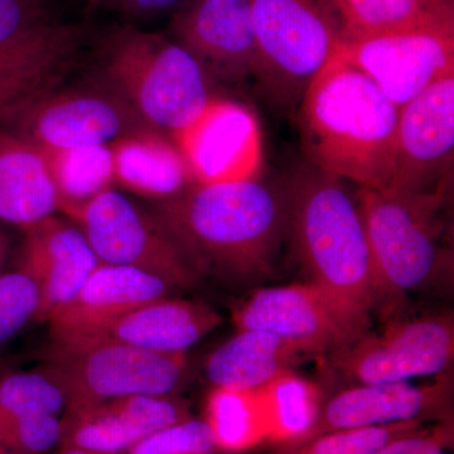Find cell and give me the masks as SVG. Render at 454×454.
<instances>
[{
  "mask_svg": "<svg viewBox=\"0 0 454 454\" xmlns=\"http://www.w3.org/2000/svg\"><path fill=\"white\" fill-rule=\"evenodd\" d=\"M151 214L200 279L226 286L267 278L286 236L284 188L258 177L191 184Z\"/></svg>",
  "mask_w": 454,
  "mask_h": 454,
  "instance_id": "obj_1",
  "label": "cell"
},
{
  "mask_svg": "<svg viewBox=\"0 0 454 454\" xmlns=\"http://www.w3.org/2000/svg\"><path fill=\"white\" fill-rule=\"evenodd\" d=\"M400 107L339 55L297 109L307 163L360 187L390 190Z\"/></svg>",
  "mask_w": 454,
  "mask_h": 454,
  "instance_id": "obj_2",
  "label": "cell"
},
{
  "mask_svg": "<svg viewBox=\"0 0 454 454\" xmlns=\"http://www.w3.org/2000/svg\"><path fill=\"white\" fill-rule=\"evenodd\" d=\"M286 236L309 282L372 312L385 298L356 199L342 178L301 164L284 187Z\"/></svg>",
  "mask_w": 454,
  "mask_h": 454,
  "instance_id": "obj_3",
  "label": "cell"
},
{
  "mask_svg": "<svg viewBox=\"0 0 454 454\" xmlns=\"http://www.w3.org/2000/svg\"><path fill=\"white\" fill-rule=\"evenodd\" d=\"M98 74L101 85L168 138L192 124L215 98L210 76L192 53L134 27L107 35L98 53Z\"/></svg>",
  "mask_w": 454,
  "mask_h": 454,
  "instance_id": "obj_4",
  "label": "cell"
},
{
  "mask_svg": "<svg viewBox=\"0 0 454 454\" xmlns=\"http://www.w3.org/2000/svg\"><path fill=\"white\" fill-rule=\"evenodd\" d=\"M355 199L385 297L450 282L452 253L443 244L441 217L448 196L360 187Z\"/></svg>",
  "mask_w": 454,
  "mask_h": 454,
  "instance_id": "obj_5",
  "label": "cell"
},
{
  "mask_svg": "<svg viewBox=\"0 0 454 454\" xmlns=\"http://www.w3.org/2000/svg\"><path fill=\"white\" fill-rule=\"evenodd\" d=\"M253 77L276 106L297 110L313 80L330 64L342 33L327 0H250Z\"/></svg>",
  "mask_w": 454,
  "mask_h": 454,
  "instance_id": "obj_6",
  "label": "cell"
},
{
  "mask_svg": "<svg viewBox=\"0 0 454 454\" xmlns=\"http://www.w3.org/2000/svg\"><path fill=\"white\" fill-rule=\"evenodd\" d=\"M42 365L67 394V411L119 397L176 395L187 372L186 354H160L106 339L50 336Z\"/></svg>",
  "mask_w": 454,
  "mask_h": 454,
  "instance_id": "obj_7",
  "label": "cell"
},
{
  "mask_svg": "<svg viewBox=\"0 0 454 454\" xmlns=\"http://www.w3.org/2000/svg\"><path fill=\"white\" fill-rule=\"evenodd\" d=\"M236 330L273 333L309 355H330L369 333L370 313L312 282L259 289L234 312Z\"/></svg>",
  "mask_w": 454,
  "mask_h": 454,
  "instance_id": "obj_8",
  "label": "cell"
},
{
  "mask_svg": "<svg viewBox=\"0 0 454 454\" xmlns=\"http://www.w3.org/2000/svg\"><path fill=\"white\" fill-rule=\"evenodd\" d=\"M88 239L101 264L148 271L177 289L193 288L200 278L151 212L112 188L82 205L61 208Z\"/></svg>",
  "mask_w": 454,
  "mask_h": 454,
  "instance_id": "obj_9",
  "label": "cell"
},
{
  "mask_svg": "<svg viewBox=\"0 0 454 454\" xmlns=\"http://www.w3.org/2000/svg\"><path fill=\"white\" fill-rule=\"evenodd\" d=\"M328 357L337 372L356 384L441 375L453 363V318L437 315L397 321L381 333L369 331Z\"/></svg>",
  "mask_w": 454,
  "mask_h": 454,
  "instance_id": "obj_10",
  "label": "cell"
},
{
  "mask_svg": "<svg viewBox=\"0 0 454 454\" xmlns=\"http://www.w3.org/2000/svg\"><path fill=\"white\" fill-rule=\"evenodd\" d=\"M12 121L17 122V136L41 151L112 145L131 134L152 129L101 83L91 89L51 90Z\"/></svg>",
  "mask_w": 454,
  "mask_h": 454,
  "instance_id": "obj_11",
  "label": "cell"
},
{
  "mask_svg": "<svg viewBox=\"0 0 454 454\" xmlns=\"http://www.w3.org/2000/svg\"><path fill=\"white\" fill-rule=\"evenodd\" d=\"M337 55L397 107L454 74V28H419L342 40Z\"/></svg>",
  "mask_w": 454,
  "mask_h": 454,
  "instance_id": "obj_12",
  "label": "cell"
},
{
  "mask_svg": "<svg viewBox=\"0 0 454 454\" xmlns=\"http://www.w3.org/2000/svg\"><path fill=\"white\" fill-rule=\"evenodd\" d=\"M454 154V74L400 107L390 190L448 196Z\"/></svg>",
  "mask_w": 454,
  "mask_h": 454,
  "instance_id": "obj_13",
  "label": "cell"
},
{
  "mask_svg": "<svg viewBox=\"0 0 454 454\" xmlns=\"http://www.w3.org/2000/svg\"><path fill=\"white\" fill-rule=\"evenodd\" d=\"M452 409L450 372L423 385L411 381L357 384L322 403L315 422L300 441L342 430L452 422Z\"/></svg>",
  "mask_w": 454,
  "mask_h": 454,
  "instance_id": "obj_14",
  "label": "cell"
},
{
  "mask_svg": "<svg viewBox=\"0 0 454 454\" xmlns=\"http://www.w3.org/2000/svg\"><path fill=\"white\" fill-rule=\"evenodd\" d=\"M195 184L256 178L262 166L259 122L249 107L214 98L192 124L170 138Z\"/></svg>",
  "mask_w": 454,
  "mask_h": 454,
  "instance_id": "obj_15",
  "label": "cell"
},
{
  "mask_svg": "<svg viewBox=\"0 0 454 454\" xmlns=\"http://www.w3.org/2000/svg\"><path fill=\"white\" fill-rule=\"evenodd\" d=\"M172 31L208 76L226 82L253 77L255 35L250 0H188L176 14Z\"/></svg>",
  "mask_w": 454,
  "mask_h": 454,
  "instance_id": "obj_16",
  "label": "cell"
},
{
  "mask_svg": "<svg viewBox=\"0 0 454 454\" xmlns=\"http://www.w3.org/2000/svg\"><path fill=\"white\" fill-rule=\"evenodd\" d=\"M25 230L18 270L37 284L41 295L37 322L47 324L76 297L101 262L74 223L50 216Z\"/></svg>",
  "mask_w": 454,
  "mask_h": 454,
  "instance_id": "obj_17",
  "label": "cell"
},
{
  "mask_svg": "<svg viewBox=\"0 0 454 454\" xmlns=\"http://www.w3.org/2000/svg\"><path fill=\"white\" fill-rule=\"evenodd\" d=\"M176 395L119 397L62 415L61 447L122 454L155 432L190 419Z\"/></svg>",
  "mask_w": 454,
  "mask_h": 454,
  "instance_id": "obj_18",
  "label": "cell"
},
{
  "mask_svg": "<svg viewBox=\"0 0 454 454\" xmlns=\"http://www.w3.org/2000/svg\"><path fill=\"white\" fill-rule=\"evenodd\" d=\"M223 316L203 301L160 298L92 328L82 337L118 340L160 354H186L223 325Z\"/></svg>",
  "mask_w": 454,
  "mask_h": 454,
  "instance_id": "obj_19",
  "label": "cell"
},
{
  "mask_svg": "<svg viewBox=\"0 0 454 454\" xmlns=\"http://www.w3.org/2000/svg\"><path fill=\"white\" fill-rule=\"evenodd\" d=\"M168 280L145 270L100 264L76 297L47 322L50 336H76L176 291Z\"/></svg>",
  "mask_w": 454,
  "mask_h": 454,
  "instance_id": "obj_20",
  "label": "cell"
},
{
  "mask_svg": "<svg viewBox=\"0 0 454 454\" xmlns=\"http://www.w3.org/2000/svg\"><path fill=\"white\" fill-rule=\"evenodd\" d=\"M59 206L40 149L16 133H0V221L27 229L52 216Z\"/></svg>",
  "mask_w": 454,
  "mask_h": 454,
  "instance_id": "obj_21",
  "label": "cell"
},
{
  "mask_svg": "<svg viewBox=\"0 0 454 454\" xmlns=\"http://www.w3.org/2000/svg\"><path fill=\"white\" fill-rule=\"evenodd\" d=\"M114 178L122 187L149 199H168L193 184L190 170L175 143L148 129L112 145Z\"/></svg>",
  "mask_w": 454,
  "mask_h": 454,
  "instance_id": "obj_22",
  "label": "cell"
},
{
  "mask_svg": "<svg viewBox=\"0 0 454 454\" xmlns=\"http://www.w3.org/2000/svg\"><path fill=\"white\" fill-rule=\"evenodd\" d=\"M306 356L276 334L241 330L215 349L205 363V375L214 387L256 390Z\"/></svg>",
  "mask_w": 454,
  "mask_h": 454,
  "instance_id": "obj_23",
  "label": "cell"
},
{
  "mask_svg": "<svg viewBox=\"0 0 454 454\" xmlns=\"http://www.w3.org/2000/svg\"><path fill=\"white\" fill-rule=\"evenodd\" d=\"M342 40L419 28H454L446 0H327Z\"/></svg>",
  "mask_w": 454,
  "mask_h": 454,
  "instance_id": "obj_24",
  "label": "cell"
},
{
  "mask_svg": "<svg viewBox=\"0 0 454 454\" xmlns=\"http://www.w3.org/2000/svg\"><path fill=\"white\" fill-rule=\"evenodd\" d=\"M83 40L82 27L51 22L0 46V86L64 79Z\"/></svg>",
  "mask_w": 454,
  "mask_h": 454,
  "instance_id": "obj_25",
  "label": "cell"
},
{
  "mask_svg": "<svg viewBox=\"0 0 454 454\" xmlns=\"http://www.w3.org/2000/svg\"><path fill=\"white\" fill-rule=\"evenodd\" d=\"M267 432L283 443L300 441L315 422L322 405L315 382L288 370L256 389Z\"/></svg>",
  "mask_w": 454,
  "mask_h": 454,
  "instance_id": "obj_26",
  "label": "cell"
},
{
  "mask_svg": "<svg viewBox=\"0 0 454 454\" xmlns=\"http://www.w3.org/2000/svg\"><path fill=\"white\" fill-rule=\"evenodd\" d=\"M41 152L59 193V210L90 201L115 182L112 145Z\"/></svg>",
  "mask_w": 454,
  "mask_h": 454,
  "instance_id": "obj_27",
  "label": "cell"
},
{
  "mask_svg": "<svg viewBox=\"0 0 454 454\" xmlns=\"http://www.w3.org/2000/svg\"><path fill=\"white\" fill-rule=\"evenodd\" d=\"M205 422L219 450H243L268 433L256 390L214 387L207 397Z\"/></svg>",
  "mask_w": 454,
  "mask_h": 454,
  "instance_id": "obj_28",
  "label": "cell"
},
{
  "mask_svg": "<svg viewBox=\"0 0 454 454\" xmlns=\"http://www.w3.org/2000/svg\"><path fill=\"white\" fill-rule=\"evenodd\" d=\"M67 394L59 379L41 365L29 370L0 369V428L33 414L62 417Z\"/></svg>",
  "mask_w": 454,
  "mask_h": 454,
  "instance_id": "obj_29",
  "label": "cell"
},
{
  "mask_svg": "<svg viewBox=\"0 0 454 454\" xmlns=\"http://www.w3.org/2000/svg\"><path fill=\"white\" fill-rule=\"evenodd\" d=\"M426 424L403 423L375 428L342 430L280 444L269 454H372L394 439Z\"/></svg>",
  "mask_w": 454,
  "mask_h": 454,
  "instance_id": "obj_30",
  "label": "cell"
},
{
  "mask_svg": "<svg viewBox=\"0 0 454 454\" xmlns=\"http://www.w3.org/2000/svg\"><path fill=\"white\" fill-rule=\"evenodd\" d=\"M40 303V291L31 277L20 270L0 274V348L37 322Z\"/></svg>",
  "mask_w": 454,
  "mask_h": 454,
  "instance_id": "obj_31",
  "label": "cell"
},
{
  "mask_svg": "<svg viewBox=\"0 0 454 454\" xmlns=\"http://www.w3.org/2000/svg\"><path fill=\"white\" fill-rule=\"evenodd\" d=\"M62 417L33 414L0 428V447L8 454H52L61 447Z\"/></svg>",
  "mask_w": 454,
  "mask_h": 454,
  "instance_id": "obj_32",
  "label": "cell"
},
{
  "mask_svg": "<svg viewBox=\"0 0 454 454\" xmlns=\"http://www.w3.org/2000/svg\"><path fill=\"white\" fill-rule=\"evenodd\" d=\"M216 443L205 420L190 419L155 432L127 454H217Z\"/></svg>",
  "mask_w": 454,
  "mask_h": 454,
  "instance_id": "obj_33",
  "label": "cell"
},
{
  "mask_svg": "<svg viewBox=\"0 0 454 454\" xmlns=\"http://www.w3.org/2000/svg\"><path fill=\"white\" fill-rule=\"evenodd\" d=\"M46 0H0V46L49 25Z\"/></svg>",
  "mask_w": 454,
  "mask_h": 454,
  "instance_id": "obj_34",
  "label": "cell"
},
{
  "mask_svg": "<svg viewBox=\"0 0 454 454\" xmlns=\"http://www.w3.org/2000/svg\"><path fill=\"white\" fill-rule=\"evenodd\" d=\"M452 422L434 423L394 439L372 454H450Z\"/></svg>",
  "mask_w": 454,
  "mask_h": 454,
  "instance_id": "obj_35",
  "label": "cell"
},
{
  "mask_svg": "<svg viewBox=\"0 0 454 454\" xmlns=\"http://www.w3.org/2000/svg\"><path fill=\"white\" fill-rule=\"evenodd\" d=\"M62 80L49 79L0 86V121H12L33 100L56 89Z\"/></svg>",
  "mask_w": 454,
  "mask_h": 454,
  "instance_id": "obj_36",
  "label": "cell"
},
{
  "mask_svg": "<svg viewBox=\"0 0 454 454\" xmlns=\"http://www.w3.org/2000/svg\"><path fill=\"white\" fill-rule=\"evenodd\" d=\"M101 2L128 16L145 17L176 7L184 0H101Z\"/></svg>",
  "mask_w": 454,
  "mask_h": 454,
  "instance_id": "obj_37",
  "label": "cell"
},
{
  "mask_svg": "<svg viewBox=\"0 0 454 454\" xmlns=\"http://www.w3.org/2000/svg\"><path fill=\"white\" fill-rule=\"evenodd\" d=\"M52 454H116V453H106V452H98V450H85V448H77V447H59L56 452Z\"/></svg>",
  "mask_w": 454,
  "mask_h": 454,
  "instance_id": "obj_38",
  "label": "cell"
},
{
  "mask_svg": "<svg viewBox=\"0 0 454 454\" xmlns=\"http://www.w3.org/2000/svg\"><path fill=\"white\" fill-rule=\"evenodd\" d=\"M0 454H8L7 452H5L4 450H3L2 447H0Z\"/></svg>",
  "mask_w": 454,
  "mask_h": 454,
  "instance_id": "obj_39",
  "label": "cell"
},
{
  "mask_svg": "<svg viewBox=\"0 0 454 454\" xmlns=\"http://www.w3.org/2000/svg\"><path fill=\"white\" fill-rule=\"evenodd\" d=\"M446 2L453 3V0H446Z\"/></svg>",
  "mask_w": 454,
  "mask_h": 454,
  "instance_id": "obj_40",
  "label": "cell"
}]
</instances>
